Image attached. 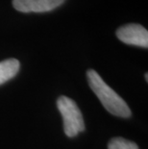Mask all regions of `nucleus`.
Here are the masks:
<instances>
[{
  "label": "nucleus",
  "instance_id": "4",
  "mask_svg": "<svg viewBox=\"0 0 148 149\" xmlns=\"http://www.w3.org/2000/svg\"><path fill=\"white\" fill-rule=\"evenodd\" d=\"M65 0H13L17 11L25 13H46L64 4Z\"/></svg>",
  "mask_w": 148,
  "mask_h": 149
},
{
  "label": "nucleus",
  "instance_id": "6",
  "mask_svg": "<svg viewBox=\"0 0 148 149\" xmlns=\"http://www.w3.org/2000/svg\"><path fill=\"white\" fill-rule=\"evenodd\" d=\"M108 149H138L135 142L123 138H115L110 141Z\"/></svg>",
  "mask_w": 148,
  "mask_h": 149
},
{
  "label": "nucleus",
  "instance_id": "1",
  "mask_svg": "<svg viewBox=\"0 0 148 149\" xmlns=\"http://www.w3.org/2000/svg\"><path fill=\"white\" fill-rule=\"evenodd\" d=\"M87 77L90 88L110 113L124 118L131 116V110L127 103L105 83L101 76L95 70L89 69L87 72Z\"/></svg>",
  "mask_w": 148,
  "mask_h": 149
},
{
  "label": "nucleus",
  "instance_id": "2",
  "mask_svg": "<svg viewBox=\"0 0 148 149\" xmlns=\"http://www.w3.org/2000/svg\"><path fill=\"white\" fill-rule=\"evenodd\" d=\"M57 107L64 120V130L69 138H74L85 130L83 116L77 104L71 98L60 96L57 100Z\"/></svg>",
  "mask_w": 148,
  "mask_h": 149
},
{
  "label": "nucleus",
  "instance_id": "7",
  "mask_svg": "<svg viewBox=\"0 0 148 149\" xmlns=\"http://www.w3.org/2000/svg\"><path fill=\"white\" fill-rule=\"evenodd\" d=\"M145 79H146V82L148 81V75H147V73L145 74Z\"/></svg>",
  "mask_w": 148,
  "mask_h": 149
},
{
  "label": "nucleus",
  "instance_id": "3",
  "mask_svg": "<svg viewBox=\"0 0 148 149\" xmlns=\"http://www.w3.org/2000/svg\"><path fill=\"white\" fill-rule=\"evenodd\" d=\"M116 37L126 44L148 47V31L140 24H126L116 31Z\"/></svg>",
  "mask_w": 148,
  "mask_h": 149
},
{
  "label": "nucleus",
  "instance_id": "5",
  "mask_svg": "<svg viewBox=\"0 0 148 149\" xmlns=\"http://www.w3.org/2000/svg\"><path fill=\"white\" fill-rule=\"evenodd\" d=\"M20 64L17 59L11 58L0 62V86L14 78L19 71Z\"/></svg>",
  "mask_w": 148,
  "mask_h": 149
}]
</instances>
